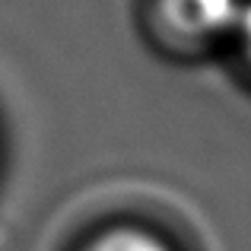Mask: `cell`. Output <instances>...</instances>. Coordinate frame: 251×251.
<instances>
[{"label": "cell", "mask_w": 251, "mask_h": 251, "mask_svg": "<svg viewBox=\"0 0 251 251\" xmlns=\"http://www.w3.org/2000/svg\"><path fill=\"white\" fill-rule=\"evenodd\" d=\"M89 251H172L162 239L140 229H115V232H105Z\"/></svg>", "instance_id": "obj_2"}, {"label": "cell", "mask_w": 251, "mask_h": 251, "mask_svg": "<svg viewBox=\"0 0 251 251\" xmlns=\"http://www.w3.org/2000/svg\"><path fill=\"white\" fill-rule=\"evenodd\" d=\"M235 42H239V48H242V54H245V61L251 64V0L245 3L242 23H239V29H235Z\"/></svg>", "instance_id": "obj_3"}, {"label": "cell", "mask_w": 251, "mask_h": 251, "mask_svg": "<svg viewBox=\"0 0 251 251\" xmlns=\"http://www.w3.org/2000/svg\"><path fill=\"white\" fill-rule=\"evenodd\" d=\"M248 0H156L162 25L172 38L188 45H210L235 38Z\"/></svg>", "instance_id": "obj_1"}]
</instances>
